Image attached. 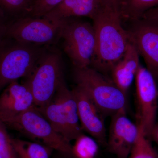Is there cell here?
I'll return each mask as SVG.
<instances>
[{"label": "cell", "instance_id": "17", "mask_svg": "<svg viewBox=\"0 0 158 158\" xmlns=\"http://www.w3.org/2000/svg\"><path fill=\"white\" fill-rule=\"evenodd\" d=\"M18 158H50L52 149L45 144L12 138Z\"/></svg>", "mask_w": 158, "mask_h": 158}, {"label": "cell", "instance_id": "21", "mask_svg": "<svg viewBox=\"0 0 158 158\" xmlns=\"http://www.w3.org/2000/svg\"><path fill=\"white\" fill-rule=\"evenodd\" d=\"M0 157L1 158H18L9 136L6 125L0 120Z\"/></svg>", "mask_w": 158, "mask_h": 158}, {"label": "cell", "instance_id": "4", "mask_svg": "<svg viewBox=\"0 0 158 158\" xmlns=\"http://www.w3.org/2000/svg\"><path fill=\"white\" fill-rule=\"evenodd\" d=\"M37 108L56 131L68 142L75 141L83 134L75 98L64 78L51 100L43 106Z\"/></svg>", "mask_w": 158, "mask_h": 158}, {"label": "cell", "instance_id": "27", "mask_svg": "<svg viewBox=\"0 0 158 158\" xmlns=\"http://www.w3.org/2000/svg\"><path fill=\"white\" fill-rule=\"evenodd\" d=\"M34 1H35V0H32V1H33V2H34Z\"/></svg>", "mask_w": 158, "mask_h": 158}, {"label": "cell", "instance_id": "18", "mask_svg": "<svg viewBox=\"0 0 158 158\" xmlns=\"http://www.w3.org/2000/svg\"><path fill=\"white\" fill-rule=\"evenodd\" d=\"M72 146V156L76 158H94L98 152L96 140L83 134L75 140Z\"/></svg>", "mask_w": 158, "mask_h": 158}, {"label": "cell", "instance_id": "16", "mask_svg": "<svg viewBox=\"0 0 158 158\" xmlns=\"http://www.w3.org/2000/svg\"><path fill=\"white\" fill-rule=\"evenodd\" d=\"M158 6V0H120L119 10L122 20H135L141 18L149 9Z\"/></svg>", "mask_w": 158, "mask_h": 158}, {"label": "cell", "instance_id": "7", "mask_svg": "<svg viewBox=\"0 0 158 158\" xmlns=\"http://www.w3.org/2000/svg\"><path fill=\"white\" fill-rule=\"evenodd\" d=\"M26 82L34 96L36 107L47 104L54 96L62 79L61 55L56 52H45Z\"/></svg>", "mask_w": 158, "mask_h": 158}, {"label": "cell", "instance_id": "28", "mask_svg": "<svg viewBox=\"0 0 158 158\" xmlns=\"http://www.w3.org/2000/svg\"><path fill=\"white\" fill-rule=\"evenodd\" d=\"M0 158H1V157H0Z\"/></svg>", "mask_w": 158, "mask_h": 158}, {"label": "cell", "instance_id": "3", "mask_svg": "<svg viewBox=\"0 0 158 158\" xmlns=\"http://www.w3.org/2000/svg\"><path fill=\"white\" fill-rule=\"evenodd\" d=\"M45 52L40 46L0 37V93L12 82L27 77Z\"/></svg>", "mask_w": 158, "mask_h": 158}, {"label": "cell", "instance_id": "13", "mask_svg": "<svg viewBox=\"0 0 158 158\" xmlns=\"http://www.w3.org/2000/svg\"><path fill=\"white\" fill-rule=\"evenodd\" d=\"M36 106L34 96L26 82H12L0 93V120L3 123Z\"/></svg>", "mask_w": 158, "mask_h": 158}, {"label": "cell", "instance_id": "5", "mask_svg": "<svg viewBox=\"0 0 158 158\" xmlns=\"http://www.w3.org/2000/svg\"><path fill=\"white\" fill-rule=\"evenodd\" d=\"M60 38L74 68L90 66L96 50V37L93 24L75 18L61 21Z\"/></svg>", "mask_w": 158, "mask_h": 158}, {"label": "cell", "instance_id": "22", "mask_svg": "<svg viewBox=\"0 0 158 158\" xmlns=\"http://www.w3.org/2000/svg\"><path fill=\"white\" fill-rule=\"evenodd\" d=\"M63 0H35L31 5L27 15L43 17L52 11Z\"/></svg>", "mask_w": 158, "mask_h": 158}, {"label": "cell", "instance_id": "2", "mask_svg": "<svg viewBox=\"0 0 158 158\" xmlns=\"http://www.w3.org/2000/svg\"><path fill=\"white\" fill-rule=\"evenodd\" d=\"M77 86L87 93L105 117L126 109L127 94L120 90L111 78L92 67L74 68Z\"/></svg>", "mask_w": 158, "mask_h": 158}, {"label": "cell", "instance_id": "14", "mask_svg": "<svg viewBox=\"0 0 158 158\" xmlns=\"http://www.w3.org/2000/svg\"><path fill=\"white\" fill-rule=\"evenodd\" d=\"M107 4L106 0H63L43 17L54 22L72 18L87 17L92 19Z\"/></svg>", "mask_w": 158, "mask_h": 158}, {"label": "cell", "instance_id": "15", "mask_svg": "<svg viewBox=\"0 0 158 158\" xmlns=\"http://www.w3.org/2000/svg\"><path fill=\"white\" fill-rule=\"evenodd\" d=\"M139 55L136 47L130 41L121 59L110 72L111 79L120 90L127 94L139 66Z\"/></svg>", "mask_w": 158, "mask_h": 158}, {"label": "cell", "instance_id": "19", "mask_svg": "<svg viewBox=\"0 0 158 158\" xmlns=\"http://www.w3.org/2000/svg\"><path fill=\"white\" fill-rule=\"evenodd\" d=\"M32 0H0V8L11 20L27 15Z\"/></svg>", "mask_w": 158, "mask_h": 158}, {"label": "cell", "instance_id": "12", "mask_svg": "<svg viewBox=\"0 0 158 158\" xmlns=\"http://www.w3.org/2000/svg\"><path fill=\"white\" fill-rule=\"evenodd\" d=\"M72 91L76 101L79 121L82 129L99 144H106V117L81 88L77 85Z\"/></svg>", "mask_w": 158, "mask_h": 158}, {"label": "cell", "instance_id": "6", "mask_svg": "<svg viewBox=\"0 0 158 158\" xmlns=\"http://www.w3.org/2000/svg\"><path fill=\"white\" fill-rule=\"evenodd\" d=\"M6 126L63 154L72 156V146L56 131L48 119L36 106L4 123Z\"/></svg>", "mask_w": 158, "mask_h": 158}, {"label": "cell", "instance_id": "8", "mask_svg": "<svg viewBox=\"0 0 158 158\" xmlns=\"http://www.w3.org/2000/svg\"><path fill=\"white\" fill-rule=\"evenodd\" d=\"M61 26V21L54 22L44 17L26 15L10 21L4 35L21 43L40 46L59 38Z\"/></svg>", "mask_w": 158, "mask_h": 158}, {"label": "cell", "instance_id": "9", "mask_svg": "<svg viewBox=\"0 0 158 158\" xmlns=\"http://www.w3.org/2000/svg\"><path fill=\"white\" fill-rule=\"evenodd\" d=\"M137 122L149 139L156 122L158 89L156 79L146 67L140 65L135 77Z\"/></svg>", "mask_w": 158, "mask_h": 158}, {"label": "cell", "instance_id": "20", "mask_svg": "<svg viewBox=\"0 0 158 158\" xmlns=\"http://www.w3.org/2000/svg\"><path fill=\"white\" fill-rule=\"evenodd\" d=\"M139 127V135L130 158H158V153L153 147L150 139L145 135L141 127Z\"/></svg>", "mask_w": 158, "mask_h": 158}, {"label": "cell", "instance_id": "10", "mask_svg": "<svg viewBox=\"0 0 158 158\" xmlns=\"http://www.w3.org/2000/svg\"><path fill=\"white\" fill-rule=\"evenodd\" d=\"M130 22L127 30L130 41L143 57L146 68L158 79V21L141 18Z\"/></svg>", "mask_w": 158, "mask_h": 158}, {"label": "cell", "instance_id": "26", "mask_svg": "<svg viewBox=\"0 0 158 158\" xmlns=\"http://www.w3.org/2000/svg\"><path fill=\"white\" fill-rule=\"evenodd\" d=\"M107 3L111 6H115L119 9V4L120 0H106Z\"/></svg>", "mask_w": 158, "mask_h": 158}, {"label": "cell", "instance_id": "25", "mask_svg": "<svg viewBox=\"0 0 158 158\" xmlns=\"http://www.w3.org/2000/svg\"><path fill=\"white\" fill-rule=\"evenodd\" d=\"M149 139L154 141L158 146V121H156L153 128L150 136Z\"/></svg>", "mask_w": 158, "mask_h": 158}, {"label": "cell", "instance_id": "11", "mask_svg": "<svg viewBox=\"0 0 158 158\" xmlns=\"http://www.w3.org/2000/svg\"><path fill=\"white\" fill-rule=\"evenodd\" d=\"M106 145L110 152L117 158L129 157L139 135V127L127 115L126 109L111 116Z\"/></svg>", "mask_w": 158, "mask_h": 158}, {"label": "cell", "instance_id": "24", "mask_svg": "<svg viewBox=\"0 0 158 158\" xmlns=\"http://www.w3.org/2000/svg\"><path fill=\"white\" fill-rule=\"evenodd\" d=\"M141 18L158 21V6L146 11Z\"/></svg>", "mask_w": 158, "mask_h": 158}, {"label": "cell", "instance_id": "1", "mask_svg": "<svg viewBox=\"0 0 158 158\" xmlns=\"http://www.w3.org/2000/svg\"><path fill=\"white\" fill-rule=\"evenodd\" d=\"M92 19L96 50L90 66L107 75L126 51L128 34L123 26L119 9L110 4H106Z\"/></svg>", "mask_w": 158, "mask_h": 158}, {"label": "cell", "instance_id": "23", "mask_svg": "<svg viewBox=\"0 0 158 158\" xmlns=\"http://www.w3.org/2000/svg\"><path fill=\"white\" fill-rule=\"evenodd\" d=\"M10 21L7 15L0 8V37L5 33L6 26Z\"/></svg>", "mask_w": 158, "mask_h": 158}]
</instances>
